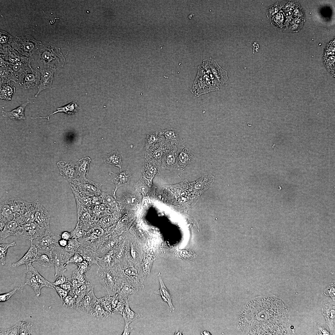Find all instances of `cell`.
Returning <instances> with one entry per match:
<instances>
[{"instance_id": "cell-1", "label": "cell", "mask_w": 335, "mask_h": 335, "mask_svg": "<svg viewBox=\"0 0 335 335\" xmlns=\"http://www.w3.org/2000/svg\"><path fill=\"white\" fill-rule=\"evenodd\" d=\"M191 89L195 96L218 90L228 79L227 74L216 61L212 58L203 60Z\"/></svg>"}, {"instance_id": "cell-2", "label": "cell", "mask_w": 335, "mask_h": 335, "mask_svg": "<svg viewBox=\"0 0 335 335\" xmlns=\"http://www.w3.org/2000/svg\"><path fill=\"white\" fill-rule=\"evenodd\" d=\"M71 188L80 194L89 197L97 196L100 195L102 184L93 181L86 178L77 177L69 182Z\"/></svg>"}, {"instance_id": "cell-3", "label": "cell", "mask_w": 335, "mask_h": 335, "mask_svg": "<svg viewBox=\"0 0 335 335\" xmlns=\"http://www.w3.org/2000/svg\"><path fill=\"white\" fill-rule=\"evenodd\" d=\"M97 274L109 295L113 296L117 293L121 281L114 276L110 270L105 269L100 266Z\"/></svg>"}, {"instance_id": "cell-4", "label": "cell", "mask_w": 335, "mask_h": 335, "mask_svg": "<svg viewBox=\"0 0 335 335\" xmlns=\"http://www.w3.org/2000/svg\"><path fill=\"white\" fill-rule=\"evenodd\" d=\"M151 147L145 151V154L157 165L160 163L166 153L177 148V146L171 145L164 139Z\"/></svg>"}, {"instance_id": "cell-5", "label": "cell", "mask_w": 335, "mask_h": 335, "mask_svg": "<svg viewBox=\"0 0 335 335\" xmlns=\"http://www.w3.org/2000/svg\"><path fill=\"white\" fill-rule=\"evenodd\" d=\"M20 225L22 231L20 237L30 241L47 232L34 221L25 223Z\"/></svg>"}, {"instance_id": "cell-6", "label": "cell", "mask_w": 335, "mask_h": 335, "mask_svg": "<svg viewBox=\"0 0 335 335\" xmlns=\"http://www.w3.org/2000/svg\"><path fill=\"white\" fill-rule=\"evenodd\" d=\"M60 238V234L49 232L46 233L31 242L37 248L52 249L54 247L58 245V241Z\"/></svg>"}, {"instance_id": "cell-7", "label": "cell", "mask_w": 335, "mask_h": 335, "mask_svg": "<svg viewBox=\"0 0 335 335\" xmlns=\"http://www.w3.org/2000/svg\"><path fill=\"white\" fill-rule=\"evenodd\" d=\"M41 78L39 70L33 69L26 74L23 78L18 81L19 86L25 89H30L38 87Z\"/></svg>"}, {"instance_id": "cell-8", "label": "cell", "mask_w": 335, "mask_h": 335, "mask_svg": "<svg viewBox=\"0 0 335 335\" xmlns=\"http://www.w3.org/2000/svg\"><path fill=\"white\" fill-rule=\"evenodd\" d=\"M94 289L87 293L78 303L76 309L81 312L90 315L92 310L98 301Z\"/></svg>"}, {"instance_id": "cell-9", "label": "cell", "mask_w": 335, "mask_h": 335, "mask_svg": "<svg viewBox=\"0 0 335 335\" xmlns=\"http://www.w3.org/2000/svg\"><path fill=\"white\" fill-rule=\"evenodd\" d=\"M36 212L34 221L47 232H51L49 226L50 216L47 211L38 201H36Z\"/></svg>"}, {"instance_id": "cell-10", "label": "cell", "mask_w": 335, "mask_h": 335, "mask_svg": "<svg viewBox=\"0 0 335 335\" xmlns=\"http://www.w3.org/2000/svg\"><path fill=\"white\" fill-rule=\"evenodd\" d=\"M41 78L38 87V91L35 95L37 97L42 91L50 88L52 85L54 77V71L50 69L39 70Z\"/></svg>"}, {"instance_id": "cell-11", "label": "cell", "mask_w": 335, "mask_h": 335, "mask_svg": "<svg viewBox=\"0 0 335 335\" xmlns=\"http://www.w3.org/2000/svg\"><path fill=\"white\" fill-rule=\"evenodd\" d=\"M176 159L178 168L183 169L188 164L195 161L194 156L190 150L184 145L181 147L177 152Z\"/></svg>"}, {"instance_id": "cell-12", "label": "cell", "mask_w": 335, "mask_h": 335, "mask_svg": "<svg viewBox=\"0 0 335 335\" xmlns=\"http://www.w3.org/2000/svg\"><path fill=\"white\" fill-rule=\"evenodd\" d=\"M22 231L20 224L14 218L8 222L0 231V239L3 240L11 236L20 237Z\"/></svg>"}, {"instance_id": "cell-13", "label": "cell", "mask_w": 335, "mask_h": 335, "mask_svg": "<svg viewBox=\"0 0 335 335\" xmlns=\"http://www.w3.org/2000/svg\"><path fill=\"white\" fill-rule=\"evenodd\" d=\"M37 249V256L33 263L44 267L54 266L52 249L44 248Z\"/></svg>"}, {"instance_id": "cell-14", "label": "cell", "mask_w": 335, "mask_h": 335, "mask_svg": "<svg viewBox=\"0 0 335 335\" xmlns=\"http://www.w3.org/2000/svg\"><path fill=\"white\" fill-rule=\"evenodd\" d=\"M145 160L141 169L143 177L151 181L154 176L158 175L159 170L157 165L150 159L146 154Z\"/></svg>"}, {"instance_id": "cell-15", "label": "cell", "mask_w": 335, "mask_h": 335, "mask_svg": "<svg viewBox=\"0 0 335 335\" xmlns=\"http://www.w3.org/2000/svg\"><path fill=\"white\" fill-rule=\"evenodd\" d=\"M57 165L60 174L69 182L77 178L75 164L70 162L60 161L58 162Z\"/></svg>"}, {"instance_id": "cell-16", "label": "cell", "mask_w": 335, "mask_h": 335, "mask_svg": "<svg viewBox=\"0 0 335 335\" xmlns=\"http://www.w3.org/2000/svg\"><path fill=\"white\" fill-rule=\"evenodd\" d=\"M157 276L159 282L160 288L158 290L155 291L154 293L160 296L163 300L168 304L170 312H174L175 308L172 303V295L164 283L162 279V275L160 272L158 273Z\"/></svg>"}, {"instance_id": "cell-17", "label": "cell", "mask_w": 335, "mask_h": 335, "mask_svg": "<svg viewBox=\"0 0 335 335\" xmlns=\"http://www.w3.org/2000/svg\"><path fill=\"white\" fill-rule=\"evenodd\" d=\"M109 174L111 177L112 182L115 184V189L113 195L114 198L116 199L115 195L116 191L120 187L125 186L129 183L130 176L127 171L120 172L117 173L110 172Z\"/></svg>"}, {"instance_id": "cell-18", "label": "cell", "mask_w": 335, "mask_h": 335, "mask_svg": "<svg viewBox=\"0 0 335 335\" xmlns=\"http://www.w3.org/2000/svg\"><path fill=\"white\" fill-rule=\"evenodd\" d=\"M178 149L177 147L164 155L161 159V165L163 169L172 171L178 168L176 159Z\"/></svg>"}, {"instance_id": "cell-19", "label": "cell", "mask_w": 335, "mask_h": 335, "mask_svg": "<svg viewBox=\"0 0 335 335\" xmlns=\"http://www.w3.org/2000/svg\"><path fill=\"white\" fill-rule=\"evenodd\" d=\"M31 102L27 100L20 106L9 112L2 110V114L4 117H7L11 120L23 121L25 119L24 111L25 107Z\"/></svg>"}, {"instance_id": "cell-20", "label": "cell", "mask_w": 335, "mask_h": 335, "mask_svg": "<svg viewBox=\"0 0 335 335\" xmlns=\"http://www.w3.org/2000/svg\"><path fill=\"white\" fill-rule=\"evenodd\" d=\"M31 242L30 247L28 251L19 260L12 264V267H16L24 264L27 265L35 261L37 255L38 249Z\"/></svg>"}, {"instance_id": "cell-21", "label": "cell", "mask_w": 335, "mask_h": 335, "mask_svg": "<svg viewBox=\"0 0 335 335\" xmlns=\"http://www.w3.org/2000/svg\"><path fill=\"white\" fill-rule=\"evenodd\" d=\"M0 83L14 82L17 83L18 78L10 66L1 61Z\"/></svg>"}, {"instance_id": "cell-22", "label": "cell", "mask_w": 335, "mask_h": 335, "mask_svg": "<svg viewBox=\"0 0 335 335\" xmlns=\"http://www.w3.org/2000/svg\"><path fill=\"white\" fill-rule=\"evenodd\" d=\"M77 252L80 253L84 260L88 261L91 266L95 264L99 266L98 261L99 257L96 252L92 248L81 245Z\"/></svg>"}, {"instance_id": "cell-23", "label": "cell", "mask_w": 335, "mask_h": 335, "mask_svg": "<svg viewBox=\"0 0 335 335\" xmlns=\"http://www.w3.org/2000/svg\"><path fill=\"white\" fill-rule=\"evenodd\" d=\"M138 290L131 284L123 282L117 293L118 301L126 302L129 296L135 294Z\"/></svg>"}, {"instance_id": "cell-24", "label": "cell", "mask_w": 335, "mask_h": 335, "mask_svg": "<svg viewBox=\"0 0 335 335\" xmlns=\"http://www.w3.org/2000/svg\"><path fill=\"white\" fill-rule=\"evenodd\" d=\"M160 136L163 135L165 141L171 145L177 146L179 141V135L177 130L174 128H167L159 132Z\"/></svg>"}, {"instance_id": "cell-25", "label": "cell", "mask_w": 335, "mask_h": 335, "mask_svg": "<svg viewBox=\"0 0 335 335\" xmlns=\"http://www.w3.org/2000/svg\"><path fill=\"white\" fill-rule=\"evenodd\" d=\"M79 109V107L78 103L76 101H73L64 106L57 108L56 111L46 117H31V118L33 119L46 118L49 120V117L57 113L63 112L69 114H74L77 112Z\"/></svg>"}, {"instance_id": "cell-26", "label": "cell", "mask_w": 335, "mask_h": 335, "mask_svg": "<svg viewBox=\"0 0 335 335\" xmlns=\"http://www.w3.org/2000/svg\"><path fill=\"white\" fill-rule=\"evenodd\" d=\"M91 161V159L87 157L80 159L75 164L76 174L78 176V178H86V176L88 173Z\"/></svg>"}, {"instance_id": "cell-27", "label": "cell", "mask_w": 335, "mask_h": 335, "mask_svg": "<svg viewBox=\"0 0 335 335\" xmlns=\"http://www.w3.org/2000/svg\"><path fill=\"white\" fill-rule=\"evenodd\" d=\"M26 276L25 284L30 286L34 290L37 297H39L40 295L41 288L44 287L37 280L33 274L27 270H25Z\"/></svg>"}, {"instance_id": "cell-28", "label": "cell", "mask_w": 335, "mask_h": 335, "mask_svg": "<svg viewBox=\"0 0 335 335\" xmlns=\"http://www.w3.org/2000/svg\"><path fill=\"white\" fill-rule=\"evenodd\" d=\"M16 88L11 82L0 84V98L2 100H11Z\"/></svg>"}, {"instance_id": "cell-29", "label": "cell", "mask_w": 335, "mask_h": 335, "mask_svg": "<svg viewBox=\"0 0 335 335\" xmlns=\"http://www.w3.org/2000/svg\"><path fill=\"white\" fill-rule=\"evenodd\" d=\"M58 246L54 247L52 250L55 276L61 272L67 271L66 269L65 268L66 265L63 263L60 257L58 250Z\"/></svg>"}, {"instance_id": "cell-30", "label": "cell", "mask_w": 335, "mask_h": 335, "mask_svg": "<svg viewBox=\"0 0 335 335\" xmlns=\"http://www.w3.org/2000/svg\"><path fill=\"white\" fill-rule=\"evenodd\" d=\"M104 160L105 163L117 167L121 170L123 164L122 158L117 150L107 154L104 157Z\"/></svg>"}, {"instance_id": "cell-31", "label": "cell", "mask_w": 335, "mask_h": 335, "mask_svg": "<svg viewBox=\"0 0 335 335\" xmlns=\"http://www.w3.org/2000/svg\"><path fill=\"white\" fill-rule=\"evenodd\" d=\"M128 298L127 300L124 310L122 315L125 322V325H129L133 321L140 317L139 314L135 313L130 308Z\"/></svg>"}, {"instance_id": "cell-32", "label": "cell", "mask_w": 335, "mask_h": 335, "mask_svg": "<svg viewBox=\"0 0 335 335\" xmlns=\"http://www.w3.org/2000/svg\"><path fill=\"white\" fill-rule=\"evenodd\" d=\"M26 270L33 274L38 282L44 287L51 288L55 289V286L42 276L38 272L37 268L34 267L31 263L26 265Z\"/></svg>"}, {"instance_id": "cell-33", "label": "cell", "mask_w": 335, "mask_h": 335, "mask_svg": "<svg viewBox=\"0 0 335 335\" xmlns=\"http://www.w3.org/2000/svg\"><path fill=\"white\" fill-rule=\"evenodd\" d=\"M111 314L106 310L97 301L94 306L90 315L94 319L98 320L106 318Z\"/></svg>"}, {"instance_id": "cell-34", "label": "cell", "mask_w": 335, "mask_h": 335, "mask_svg": "<svg viewBox=\"0 0 335 335\" xmlns=\"http://www.w3.org/2000/svg\"><path fill=\"white\" fill-rule=\"evenodd\" d=\"M92 289H94L93 286L89 281L87 284H83L75 290L72 291L76 298L77 305L83 297Z\"/></svg>"}, {"instance_id": "cell-35", "label": "cell", "mask_w": 335, "mask_h": 335, "mask_svg": "<svg viewBox=\"0 0 335 335\" xmlns=\"http://www.w3.org/2000/svg\"><path fill=\"white\" fill-rule=\"evenodd\" d=\"M158 132L148 133L145 140L144 149L146 151L155 144L160 143L164 139L158 136Z\"/></svg>"}, {"instance_id": "cell-36", "label": "cell", "mask_w": 335, "mask_h": 335, "mask_svg": "<svg viewBox=\"0 0 335 335\" xmlns=\"http://www.w3.org/2000/svg\"><path fill=\"white\" fill-rule=\"evenodd\" d=\"M20 43V46L21 48L20 49V52L23 55L27 56H31L32 54V51L34 50V45L33 42H31L30 40L28 41L26 39H24Z\"/></svg>"}, {"instance_id": "cell-37", "label": "cell", "mask_w": 335, "mask_h": 335, "mask_svg": "<svg viewBox=\"0 0 335 335\" xmlns=\"http://www.w3.org/2000/svg\"><path fill=\"white\" fill-rule=\"evenodd\" d=\"M62 302L63 306L67 308L76 309L77 306L76 298L72 291L69 292Z\"/></svg>"}, {"instance_id": "cell-38", "label": "cell", "mask_w": 335, "mask_h": 335, "mask_svg": "<svg viewBox=\"0 0 335 335\" xmlns=\"http://www.w3.org/2000/svg\"><path fill=\"white\" fill-rule=\"evenodd\" d=\"M98 261L99 267H101L105 269L110 270L115 266L112 262V259H111L109 254L99 257Z\"/></svg>"}, {"instance_id": "cell-39", "label": "cell", "mask_w": 335, "mask_h": 335, "mask_svg": "<svg viewBox=\"0 0 335 335\" xmlns=\"http://www.w3.org/2000/svg\"><path fill=\"white\" fill-rule=\"evenodd\" d=\"M81 245V244L78 239L72 238L68 240L67 245L64 248L69 253L74 254L77 251Z\"/></svg>"}, {"instance_id": "cell-40", "label": "cell", "mask_w": 335, "mask_h": 335, "mask_svg": "<svg viewBox=\"0 0 335 335\" xmlns=\"http://www.w3.org/2000/svg\"><path fill=\"white\" fill-rule=\"evenodd\" d=\"M112 296L108 294L98 299V302L106 311L112 314Z\"/></svg>"}, {"instance_id": "cell-41", "label": "cell", "mask_w": 335, "mask_h": 335, "mask_svg": "<svg viewBox=\"0 0 335 335\" xmlns=\"http://www.w3.org/2000/svg\"><path fill=\"white\" fill-rule=\"evenodd\" d=\"M16 243L13 241L8 243L1 244H0V261L2 265H4L6 263V257L7 250L9 248L16 245Z\"/></svg>"}, {"instance_id": "cell-42", "label": "cell", "mask_w": 335, "mask_h": 335, "mask_svg": "<svg viewBox=\"0 0 335 335\" xmlns=\"http://www.w3.org/2000/svg\"><path fill=\"white\" fill-rule=\"evenodd\" d=\"M20 335H34L35 328L33 324L25 321H21Z\"/></svg>"}, {"instance_id": "cell-43", "label": "cell", "mask_w": 335, "mask_h": 335, "mask_svg": "<svg viewBox=\"0 0 335 335\" xmlns=\"http://www.w3.org/2000/svg\"><path fill=\"white\" fill-rule=\"evenodd\" d=\"M100 195L102 200L103 203L107 207L114 208L117 207V204L116 199H114L111 196L104 192H102Z\"/></svg>"}, {"instance_id": "cell-44", "label": "cell", "mask_w": 335, "mask_h": 335, "mask_svg": "<svg viewBox=\"0 0 335 335\" xmlns=\"http://www.w3.org/2000/svg\"><path fill=\"white\" fill-rule=\"evenodd\" d=\"M72 238L80 239L85 238L87 236V232L84 230L82 227L77 223L75 228L71 231Z\"/></svg>"}, {"instance_id": "cell-45", "label": "cell", "mask_w": 335, "mask_h": 335, "mask_svg": "<svg viewBox=\"0 0 335 335\" xmlns=\"http://www.w3.org/2000/svg\"><path fill=\"white\" fill-rule=\"evenodd\" d=\"M153 262L151 257H147L144 259L142 263L143 272L144 275L148 276L150 275L151 269Z\"/></svg>"}, {"instance_id": "cell-46", "label": "cell", "mask_w": 335, "mask_h": 335, "mask_svg": "<svg viewBox=\"0 0 335 335\" xmlns=\"http://www.w3.org/2000/svg\"><path fill=\"white\" fill-rule=\"evenodd\" d=\"M72 279H75L82 284H87L89 282L86 278L85 274H81L77 269L73 272L72 275Z\"/></svg>"}, {"instance_id": "cell-47", "label": "cell", "mask_w": 335, "mask_h": 335, "mask_svg": "<svg viewBox=\"0 0 335 335\" xmlns=\"http://www.w3.org/2000/svg\"><path fill=\"white\" fill-rule=\"evenodd\" d=\"M21 325L20 321L13 327L5 330L4 334L7 335H20Z\"/></svg>"}, {"instance_id": "cell-48", "label": "cell", "mask_w": 335, "mask_h": 335, "mask_svg": "<svg viewBox=\"0 0 335 335\" xmlns=\"http://www.w3.org/2000/svg\"><path fill=\"white\" fill-rule=\"evenodd\" d=\"M78 268L77 270L81 274H84L88 271L90 268L91 266L89 262L84 260L82 262L76 264Z\"/></svg>"}, {"instance_id": "cell-49", "label": "cell", "mask_w": 335, "mask_h": 335, "mask_svg": "<svg viewBox=\"0 0 335 335\" xmlns=\"http://www.w3.org/2000/svg\"><path fill=\"white\" fill-rule=\"evenodd\" d=\"M19 287H16L12 290L9 292L1 294L0 295V302H4L7 301L16 293V291L19 290Z\"/></svg>"}, {"instance_id": "cell-50", "label": "cell", "mask_w": 335, "mask_h": 335, "mask_svg": "<svg viewBox=\"0 0 335 335\" xmlns=\"http://www.w3.org/2000/svg\"><path fill=\"white\" fill-rule=\"evenodd\" d=\"M97 236H102L105 233L104 229L101 226H94L87 231Z\"/></svg>"}, {"instance_id": "cell-51", "label": "cell", "mask_w": 335, "mask_h": 335, "mask_svg": "<svg viewBox=\"0 0 335 335\" xmlns=\"http://www.w3.org/2000/svg\"><path fill=\"white\" fill-rule=\"evenodd\" d=\"M83 260V258L80 253L76 252L70 257L68 263H73L76 264L82 262Z\"/></svg>"}, {"instance_id": "cell-52", "label": "cell", "mask_w": 335, "mask_h": 335, "mask_svg": "<svg viewBox=\"0 0 335 335\" xmlns=\"http://www.w3.org/2000/svg\"><path fill=\"white\" fill-rule=\"evenodd\" d=\"M126 302L118 301L117 306L113 311L112 314H118L122 315L125 309Z\"/></svg>"}, {"instance_id": "cell-53", "label": "cell", "mask_w": 335, "mask_h": 335, "mask_svg": "<svg viewBox=\"0 0 335 335\" xmlns=\"http://www.w3.org/2000/svg\"><path fill=\"white\" fill-rule=\"evenodd\" d=\"M55 290L60 297L61 300L62 301L67 296L69 292L63 289L58 286L55 287Z\"/></svg>"}, {"instance_id": "cell-54", "label": "cell", "mask_w": 335, "mask_h": 335, "mask_svg": "<svg viewBox=\"0 0 335 335\" xmlns=\"http://www.w3.org/2000/svg\"><path fill=\"white\" fill-rule=\"evenodd\" d=\"M139 181H140L138 182V183L136 185L138 186V188H139L138 190L142 194H145L148 192L149 186L146 184L145 185V183L143 184L141 179Z\"/></svg>"}, {"instance_id": "cell-55", "label": "cell", "mask_w": 335, "mask_h": 335, "mask_svg": "<svg viewBox=\"0 0 335 335\" xmlns=\"http://www.w3.org/2000/svg\"><path fill=\"white\" fill-rule=\"evenodd\" d=\"M68 280L67 278L65 276L64 272H63L62 275L58 277L55 281L52 284L54 285L57 286L63 284Z\"/></svg>"}, {"instance_id": "cell-56", "label": "cell", "mask_w": 335, "mask_h": 335, "mask_svg": "<svg viewBox=\"0 0 335 335\" xmlns=\"http://www.w3.org/2000/svg\"><path fill=\"white\" fill-rule=\"evenodd\" d=\"M59 287L66 290L69 292L73 290V286L71 282L68 280L63 284L59 285Z\"/></svg>"}, {"instance_id": "cell-57", "label": "cell", "mask_w": 335, "mask_h": 335, "mask_svg": "<svg viewBox=\"0 0 335 335\" xmlns=\"http://www.w3.org/2000/svg\"><path fill=\"white\" fill-rule=\"evenodd\" d=\"M60 235L61 239L67 240H69V239L72 238V235L71 232H69L67 231H64L60 233Z\"/></svg>"}, {"instance_id": "cell-58", "label": "cell", "mask_w": 335, "mask_h": 335, "mask_svg": "<svg viewBox=\"0 0 335 335\" xmlns=\"http://www.w3.org/2000/svg\"><path fill=\"white\" fill-rule=\"evenodd\" d=\"M9 36L8 34H4L1 32L0 34V43H5L8 41Z\"/></svg>"}, {"instance_id": "cell-59", "label": "cell", "mask_w": 335, "mask_h": 335, "mask_svg": "<svg viewBox=\"0 0 335 335\" xmlns=\"http://www.w3.org/2000/svg\"><path fill=\"white\" fill-rule=\"evenodd\" d=\"M133 330L132 328L130 327L129 325H125L124 328V330L122 334L123 335H129Z\"/></svg>"}, {"instance_id": "cell-60", "label": "cell", "mask_w": 335, "mask_h": 335, "mask_svg": "<svg viewBox=\"0 0 335 335\" xmlns=\"http://www.w3.org/2000/svg\"><path fill=\"white\" fill-rule=\"evenodd\" d=\"M68 240L60 238L58 241V245L62 248H65L67 245Z\"/></svg>"}, {"instance_id": "cell-61", "label": "cell", "mask_w": 335, "mask_h": 335, "mask_svg": "<svg viewBox=\"0 0 335 335\" xmlns=\"http://www.w3.org/2000/svg\"><path fill=\"white\" fill-rule=\"evenodd\" d=\"M201 335H211V333L208 331L206 330L203 331L201 332L200 333Z\"/></svg>"}, {"instance_id": "cell-62", "label": "cell", "mask_w": 335, "mask_h": 335, "mask_svg": "<svg viewBox=\"0 0 335 335\" xmlns=\"http://www.w3.org/2000/svg\"><path fill=\"white\" fill-rule=\"evenodd\" d=\"M182 333L180 331H176L174 333V335H182Z\"/></svg>"}, {"instance_id": "cell-63", "label": "cell", "mask_w": 335, "mask_h": 335, "mask_svg": "<svg viewBox=\"0 0 335 335\" xmlns=\"http://www.w3.org/2000/svg\"><path fill=\"white\" fill-rule=\"evenodd\" d=\"M286 15L287 16H290L291 15L292 13H291V11H289L287 12H286Z\"/></svg>"}, {"instance_id": "cell-64", "label": "cell", "mask_w": 335, "mask_h": 335, "mask_svg": "<svg viewBox=\"0 0 335 335\" xmlns=\"http://www.w3.org/2000/svg\"><path fill=\"white\" fill-rule=\"evenodd\" d=\"M295 22L297 23H299L300 22V20L298 19H295Z\"/></svg>"}]
</instances>
